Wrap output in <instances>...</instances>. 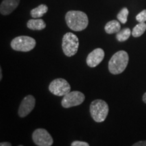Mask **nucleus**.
<instances>
[{
	"mask_svg": "<svg viewBox=\"0 0 146 146\" xmlns=\"http://www.w3.org/2000/svg\"><path fill=\"white\" fill-rule=\"evenodd\" d=\"M2 70H1V68H0V81L2 80Z\"/></svg>",
	"mask_w": 146,
	"mask_h": 146,
	"instance_id": "23",
	"label": "nucleus"
},
{
	"mask_svg": "<svg viewBox=\"0 0 146 146\" xmlns=\"http://www.w3.org/2000/svg\"><path fill=\"white\" fill-rule=\"evenodd\" d=\"M143 102L144 103H145L146 104V92L145 93V94H143Z\"/></svg>",
	"mask_w": 146,
	"mask_h": 146,
	"instance_id": "22",
	"label": "nucleus"
},
{
	"mask_svg": "<svg viewBox=\"0 0 146 146\" xmlns=\"http://www.w3.org/2000/svg\"><path fill=\"white\" fill-rule=\"evenodd\" d=\"M89 110L91 117L95 122L102 123L107 118L109 112V106L104 100L98 99L91 102Z\"/></svg>",
	"mask_w": 146,
	"mask_h": 146,
	"instance_id": "3",
	"label": "nucleus"
},
{
	"mask_svg": "<svg viewBox=\"0 0 146 146\" xmlns=\"http://www.w3.org/2000/svg\"><path fill=\"white\" fill-rule=\"evenodd\" d=\"M70 85L66 80L58 78L51 82L49 85V90L52 94L57 96H64L70 92Z\"/></svg>",
	"mask_w": 146,
	"mask_h": 146,
	"instance_id": "6",
	"label": "nucleus"
},
{
	"mask_svg": "<svg viewBox=\"0 0 146 146\" xmlns=\"http://www.w3.org/2000/svg\"><path fill=\"white\" fill-rule=\"evenodd\" d=\"M129 55L124 50L118 51L113 55L108 62V70L112 74H119L124 72L129 63Z\"/></svg>",
	"mask_w": 146,
	"mask_h": 146,
	"instance_id": "2",
	"label": "nucleus"
},
{
	"mask_svg": "<svg viewBox=\"0 0 146 146\" xmlns=\"http://www.w3.org/2000/svg\"><path fill=\"white\" fill-rule=\"evenodd\" d=\"M131 35H132L131 29L129 28H125L123 30H120L119 32L116 33V38L118 41L123 42L127 41L129 38V36H131Z\"/></svg>",
	"mask_w": 146,
	"mask_h": 146,
	"instance_id": "15",
	"label": "nucleus"
},
{
	"mask_svg": "<svg viewBox=\"0 0 146 146\" xmlns=\"http://www.w3.org/2000/svg\"><path fill=\"white\" fill-rule=\"evenodd\" d=\"M79 47L78 36L72 33H66L62 38V47L66 56L68 57L74 56Z\"/></svg>",
	"mask_w": 146,
	"mask_h": 146,
	"instance_id": "4",
	"label": "nucleus"
},
{
	"mask_svg": "<svg viewBox=\"0 0 146 146\" xmlns=\"http://www.w3.org/2000/svg\"><path fill=\"white\" fill-rule=\"evenodd\" d=\"M0 146H12V143L10 142H1L0 143Z\"/></svg>",
	"mask_w": 146,
	"mask_h": 146,
	"instance_id": "21",
	"label": "nucleus"
},
{
	"mask_svg": "<svg viewBox=\"0 0 146 146\" xmlns=\"http://www.w3.org/2000/svg\"><path fill=\"white\" fill-rule=\"evenodd\" d=\"M132 146H146V141H140L134 143Z\"/></svg>",
	"mask_w": 146,
	"mask_h": 146,
	"instance_id": "20",
	"label": "nucleus"
},
{
	"mask_svg": "<svg viewBox=\"0 0 146 146\" xmlns=\"http://www.w3.org/2000/svg\"><path fill=\"white\" fill-rule=\"evenodd\" d=\"M20 0H3L0 5V12L3 16L12 13L19 5Z\"/></svg>",
	"mask_w": 146,
	"mask_h": 146,
	"instance_id": "11",
	"label": "nucleus"
},
{
	"mask_svg": "<svg viewBox=\"0 0 146 146\" xmlns=\"http://www.w3.org/2000/svg\"><path fill=\"white\" fill-rule=\"evenodd\" d=\"M128 15H129V10L127 8H124L118 14L117 18L122 24H125L127 22Z\"/></svg>",
	"mask_w": 146,
	"mask_h": 146,
	"instance_id": "17",
	"label": "nucleus"
},
{
	"mask_svg": "<svg viewBox=\"0 0 146 146\" xmlns=\"http://www.w3.org/2000/svg\"><path fill=\"white\" fill-rule=\"evenodd\" d=\"M105 56V52L101 48H96L87 56V64L91 68H95L102 62Z\"/></svg>",
	"mask_w": 146,
	"mask_h": 146,
	"instance_id": "10",
	"label": "nucleus"
},
{
	"mask_svg": "<svg viewBox=\"0 0 146 146\" xmlns=\"http://www.w3.org/2000/svg\"><path fill=\"white\" fill-rule=\"evenodd\" d=\"M18 146H23V145H19Z\"/></svg>",
	"mask_w": 146,
	"mask_h": 146,
	"instance_id": "24",
	"label": "nucleus"
},
{
	"mask_svg": "<svg viewBox=\"0 0 146 146\" xmlns=\"http://www.w3.org/2000/svg\"><path fill=\"white\" fill-rule=\"evenodd\" d=\"M71 146H89V144L85 141H74L71 143Z\"/></svg>",
	"mask_w": 146,
	"mask_h": 146,
	"instance_id": "19",
	"label": "nucleus"
},
{
	"mask_svg": "<svg viewBox=\"0 0 146 146\" xmlns=\"http://www.w3.org/2000/svg\"><path fill=\"white\" fill-rule=\"evenodd\" d=\"M27 26L29 29L33 31H41L46 27V24L42 19H31L27 22Z\"/></svg>",
	"mask_w": 146,
	"mask_h": 146,
	"instance_id": "12",
	"label": "nucleus"
},
{
	"mask_svg": "<svg viewBox=\"0 0 146 146\" xmlns=\"http://www.w3.org/2000/svg\"><path fill=\"white\" fill-rule=\"evenodd\" d=\"M33 141L37 146H52L54 140L48 131L44 129H37L32 134Z\"/></svg>",
	"mask_w": 146,
	"mask_h": 146,
	"instance_id": "8",
	"label": "nucleus"
},
{
	"mask_svg": "<svg viewBox=\"0 0 146 146\" xmlns=\"http://www.w3.org/2000/svg\"><path fill=\"white\" fill-rule=\"evenodd\" d=\"M146 31V23H139L133 29L132 35L134 37H139L141 36Z\"/></svg>",
	"mask_w": 146,
	"mask_h": 146,
	"instance_id": "16",
	"label": "nucleus"
},
{
	"mask_svg": "<svg viewBox=\"0 0 146 146\" xmlns=\"http://www.w3.org/2000/svg\"><path fill=\"white\" fill-rule=\"evenodd\" d=\"M48 8L46 5L41 4L37 8L33 9L31 11V16L33 18H41L45 13H47Z\"/></svg>",
	"mask_w": 146,
	"mask_h": 146,
	"instance_id": "14",
	"label": "nucleus"
},
{
	"mask_svg": "<svg viewBox=\"0 0 146 146\" xmlns=\"http://www.w3.org/2000/svg\"><path fill=\"white\" fill-rule=\"evenodd\" d=\"M136 20L139 23H145L146 21V10L141 11L136 16Z\"/></svg>",
	"mask_w": 146,
	"mask_h": 146,
	"instance_id": "18",
	"label": "nucleus"
},
{
	"mask_svg": "<svg viewBox=\"0 0 146 146\" xmlns=\"http://www.w3.org/2000/svg\"><path fill=\"white\" fill-rule=\"evenodd\" d=\"M11 47L18 52H30L35 47L36 41L29 36H19L15 37L10 43Z\"/></svg>",
	"mask_w": 146,
	"mask_h": 146,
	"instance_id": "5",
	"label": "nucleus"
},
{
	"mask_svg": "<svg viewBox=\"0 0 146 146\" xmlns=\"http://www.w3.org/2000/svg\"><path fill=\"white\" fill-rule=\"evenodd\" d=\"M85 99L84 94L81 91H70L68 94L63 96L61 104L63 108H69L81 105Z\"/></svg>",
	"mask_w": 146,
	"mask_h": 146,
	"instance_id": "7",
	"label": "nucleus"
},
{
	"mask_svg": "<svg viewBox=\"0 0 146 146\" xmlns=\"http://www.w3.org/2000/svg\"><path fill=\"white\" fill-rule=\"evenodd\" d=\"M105 31L108 34H114L117 33L120 31L121 26L118 21L116 20L109 21L106 23L105 26Z\"/></svg>",
	"mask_w": 146,
	"mask_h": 146,
	"instance_id": "13",
	"label": "nucleus"
},
{
	"mask_svg": "<svg viewBox=\"0 0 146 146\" xmlns=\"http://www.w3.org/2000/svg\"><path fill=\"white\" fill-rule=\"evenodd\" d=\"M67 26L73 31H81L88 26V16L81 11H68L65 16Z\"/></svg>",
	"mask_w": 146,
	"mask_h": 146,
	"instance_id": "1",
	"label": "nucleus"
},
{
	"mask_svg": "<svg viewBox=\"0 0 146 146\" xmlns=\"http://www.w3.org/2000/svg\"><path fill=\"white\" fill-rule=\"evenodd\" d=\"M35 98L31 95L25 97L21 102L18 109V115L20 117H26L32 112L35 106Z\"/></svg>",
	"mask_w": 146,
	"mask_h": 146,
	"instance_id": "9",
	"label": "nucleus"
}]
</instances>
